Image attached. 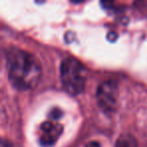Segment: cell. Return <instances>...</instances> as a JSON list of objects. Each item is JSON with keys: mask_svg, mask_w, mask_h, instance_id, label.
<instances>
[{"mask_svg": "<svg viewBox=\"0 0 147 147\" xmlns=\"http://www.w3.org/2000/svg\"><path fill=\"white\" fill-rule=\"evenodd\" d=\"M61 116H63V111H61L59 108L51 109V111L49 114V120H51V121H57Z\"/></svg>", "mask_w": 147, "mask_h": 147, "instance_id": "8992f818", "label": "cell"}, {"mask_svg": "<svg viewBox=\"0 0 147 147\" xmlns=\"http://www.w3.org/2000/svg\"><path fill=\"white\" fill-rule=\"evenodd\" d=\"M115 147H138L135 138L131 135H122L115 143Z\"/></svg>", "mask_w": 147, "mask_h": 147, "instance_id": "5b68a950", "label": "cell"}, {"mask_svg": "<svg viewBox=\"0 0 147 147\" xmlns=\"http://www.w3.org/2000/svg\"><path fill=\"white\" fill-rule=\"evenodd\" d=\"M118 38V34H117L115 31H109L108 34H107V39L111 42H114L116 41V39Z\"/></svg>", "mask_w": 147, "mask_h": 147, "instance_id": "52a82bcc", "label": "cell"}, {"mask_svg": "<svg viewBox=\"0 0 147 147\" xmlns=\"http://www.w3.org/2000/svg\"><path fill=\"white\" fill-rule=\"evenodd\" d=\"M119 89L115 81H105L98 87L96 98L98 105L104 112L113 113L116 110Z\"/></svg>", "mask_w": 147, "mask_h": 147, "instance_id": "3957f363", "label": "cell"}, {"mask_svg": "<svg viewBox=\"0 0 147 147\" xmlns=\"http://www.w3.org/2000/svg\"><path fill=\"white\" fill-rule=\"evenodd\" d=\"M8 79L15 89L26 91L33 89L39 82L41 67L32 55L18 47L6 51Z\"/></svg>", "mask_w": 147, "mask_h": 147, "instance_id": "6da1fadb", "label": "cell"}, {"mask_svg": "<svg viewBox=\"0 0 147 147\" xmlns=\"http://www.w3.org/2000/svg\"><path fill=\"white\" fill-rule=\"evenodd\" d=\"M63 89L69 95L76 96L84 91L87 81V71L84 65L74 57L63 59L59 67Z\"/></svg>", "mask_w": 147, "mask_h": 147, "instance_id": "7a4b0ae2", "label": "cell"}, {"mask_svg": "<svg viewBox=\"0 0 147 147\" xmlns=\"http://www.w3.org/2000/svg\"><path fill=\"white\" fill-rule=\"evenodd\" d=\"M63 125L51 120L45 121L40 124L41 135L39 143L42 147H53L57 143L59 137L63 133Z\"/></svg>", "mask_w": 147, "mask_h": 147, "instance_id": "277c9868", "label": "cell"}, {"mask_svg": "<svg viewBox=\"0 0 147 147\" xmlns=\"http://www.w3.org/2000/svg\"><path fill=\"white\" fill-rule=\"evenodd\" d=\"M86 147H101V146L98 141H90L89 143H87Z\"/></svg>", "mask_w": 147, "mask_h": 147, "instance_id": "ba28073f", "label": "cell"}]
</instances>
